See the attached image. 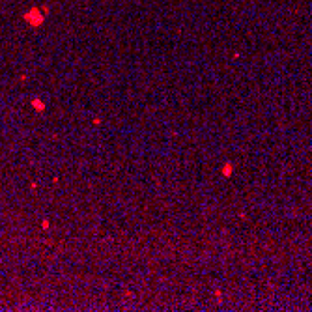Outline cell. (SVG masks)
I'll list each match as a JSON object with an SVG mask.
<instances>
[{
    "label": "cell",
    "mask_w": 312,
    "mask_h": 312,
    "mask_svg": "<svg viewBox=\"0 0 312 312\" xmlns=\"http://www.w3.org/2000/svg\"><path fill=\"white\" fill-rule=\"evenodd\" d=\"M32 105H34V109H38V110H43V109H45V105L39 103V101H32Z\"/></svg>",
    "instance_id": "cell-1"
},
{
    "label": "cell",
    "mask_w": 312,
    "mask_h": 312,
    "mask_svg": "<svg viewBox=\"0 0 312 312\" xmlns=\"http://www.w3.org/2000/svg\"><path fill=\"white\" fill-rule=\"evenodd\" d=\"M223 172H224V176H230V172H232V164L223 166Z\"/></svg>",
    "instance_id": "cell-2"
}]
</instances>
